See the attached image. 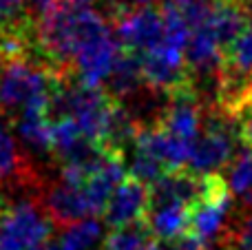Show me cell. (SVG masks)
Instances as JSON below:
<instances>
[{
	"label": "cell",
	"mask_w": 252,
	"mask_h": 250,
	"mask_svg": "<svg viewBox=\"0 0 252 250\" xmlns=\"http://www.w3.org/2000/svg\"><path fill=\"white\" fill-rule=\"evenodd\" d=\"M60 75L33 60L0 62V115L18 113L42 100H51Z\"/></svg>",
	"instance_id": "1"
},
{
	"label": "cell",
	"mask_w": 252,
	"mask_h": 250,
	"mask_svg": "<svg viewBox=\"0 0 252 250\" xmlns=\"http://www.w3.org/2000/svg\"><path fill=\"white\" fill-rule=\"evenodd\" d=\"M239 144L235 120L213 106L204 118V126L192 146L188 168L197 173H219L221 168L232 166V159L239 157L237 155Z\"/></svg>",
	"instance_id": "2"
},
{
	"label": "cell",
	"mask_w": 252,
	"mask_h": 250,
	"mask_svg": "<svg viewBox=\"0 0 252 250\" xmlns=\"http://www.w3.org/2000/svg\"><path fill=\"white\" fill-rule=\"evenodd\" d=\"M111 27L118 42L133 49L139 56L166 42V16L159 7H124L115 4L111 9Z\"/></svg>",
	"instance_id": "3"
},
{
	"label": "cell",
	"mask_w": 252,
	"mask_h": 250,
	"mask_svg": "<svg viewBox=\"0 0 252 250\" xmlns=\"http://www.w3.org/2000/svg\"><path fill=\"white\" fill-rule=\"evenodd\" d=\"M142 78L153 91L166 97L186 89H197V78L186 60V49L173 42H161L142 56Z\"/></svg>",
	"instance_id": "4"
},
{
	"label": "cell",
	"mask_w": 252,
	"mask_h": 250,
	"mask_svg": "<svg viewBox=\"0 0 252 250\" xmlns=\"http://www.w3.org/2000/svg\"><path fill=\"white\" fill-rule=\"evenodd\" d=\"M53 219L35 204L20 202L0 213V250H40L47 246Z\"/></svg>",
	"instance_id": "5"
},
{
	"label": "cell",
	"mask_w": 252,
	"mask_h": 250,
	"mask_svg": "<svg viewBox=\"0 0 252 250\" xmlns=\"http://www.w3.org/2000/svg\"><path fill=\"white\" fill-rule=\"evenodd\" d=\"M148 213H151V186L133 175H126L109 197L102 217L111 228H120L148 221Z\"/></svg>",
	"instance_id": "6"
},
{
	"label": "cell",
	"mask_w": 252,
	"mask_h": 250,
	"mask_svg": "<svg viewBox=\"0 0 252 250\" xmlns=\"http://www.w3.org/2000/svg\"><path fill=\"white\" fill-rule=\"evenodd\" d=\"M44 206H47V213L53 219V224L64 226V228L80 224L84 219H93L97 215L82 186L69 184L64 180H60L47 190Z\"/></svg>",
	"instance_id": "7"
},
{
	"label": "cell",
	"mask_w": 252,
	"mask_h": 250,
	"mask_svg": "<svg viewBox=\"0 0 252 250\" xmlns=\"http://www.w3.org/2000/svg\"><path fill=\"white\" fill-rule=\"evenodd\" d=\"M109 91L113 93L115 97H126L130 93H135L139 89V84H144V78H142V56L133 49H126L120 44V51H118V58H115V64L111 69L109 78Z\"/></svg>",
	"instance_id": "8"
},
{
	"label": "cell",
	"mask_w": 252,
	"mask_h": 250,
	"mask_svg": "<svg viewBox=\"0 0 252 250\" xmlns=\"http://www.w3.org/2000/svg\"><path fill=\"white\" fill-rule=\"evenodd\" d=\"M188 221H190V208L186 206H161L151 208L148 213V226L155 239L161 242H173L188 233Z\"/></svg>",
	"instance_id": "9"
},
{
	"label": "cell",
	"mask_w": 252,
	"mask_h": 250,
	"mask_svg": "<svg viewBox=\"0 0 252 250\" xmlns=\"http://www.w3.org/2000/svg\"><path fill=\"white\" fill-rule=\"evenodd\" d=\"M153 239L155 237L151 233L148 221H139V224L111 228V233L104 237L102 250H146Z\"/></svg>",
	"instance_id": "10"
},
{
	"label": "cell",
	"mask_w": 252,
	"mask_h": 250,
	"mask_svg": "<svg viewBox=\"0 0 252 250\" xmlns=\"http://www.w3.org/2000/svg\"><path fill=\"white\" fill-rule=\"evenodd\" d=\"M223 2L226 0H166V4L177 13L179 20L188 27V31H195L197 27L208 22Z\"/></svg>",
	"instance_id": "11"
},
{
	"label": "cell",
	"mask_w": 252,
	"mask_h": 250,
	"mask_svg": "<svg viewBox=\"0 0 252 250\" xmlns=\"http://www.w3.org/2000/svg\"><path fill=\"white\" fill-rule=\"evenodd\" d=\"M226 250H252V202H244V208L232 219L223 235Z\"/></svg>",
	"instance_id": "12"
},
{
	"label": "cell",
	"mask_w": 252,
	"mask_h": 250,
	"mask_svg": "<svg viewBox=\"0 0 252 250\" xmlns=\"http://www.w3.org/2000/svg\"><path fill=\"white\" fill-rule=\"evenodd\" d=\"M102 228L95 219H84L80 224H73L64 230L60 239L62 250H91L100 239Z\"/></svg>",
	"instance_id": "13"
},
{
	"label": "cell",
	"mask_w": 252,
	"mask_h": 250,
	"mask_svg": "<svg viewBox=\"0 0 252 250\" xmlns=\"http://www.w3.org/2000/svg\"><path fill=\"white\" fill-rule=\"evenodd\" d=\"M230 186L244 202H252V151H246L230 166Z\"/></svg>",
	"instance_id": "14"
},
{
	"label": "cell",
	"mask_w": 252,
	"mask_h": 250,
	"mask_svg": "<svg viewBox=\"0 0 252 250\" xmlns=\"http://www.w3.org/2000/svg\"><path fill=\"white\" fill-rule=\"evenodd\" d=\"M20 166L22 162H20V155H18L16 142H13L11 133L4 128L2 115H0V180L16 175L20 171Z\"/></svg>",
	"instance_id": "15"
},
{
	"label": "cell",
	"mask_w": 252,
	"mask_h": 250,
	"mask_svg": "<svg viewBox=\"0 0 252 250\" xmlns=\"http://www.w3.org/2000/svg\"><path fill=\"white\" fill-rule=\"evenodd\" d=\"M237 124V135H239V142L246 151H252V109H248L246 113H241L239 118L235 120Z\"/></svg>",
	"instance_id": "16"
},
{
	"label": "cell",
	"mask_w": 252,
	"mask_h": 250,
	"mask_svg": "<svg viewBox=\"0 0 252 250\" xmlns=\"http://www.w3.org/2000/svg\"><path fill=\"white\" fill-rule=\"evenodd\" d=\"M146 250H173L168 242H161V239H153L151 244L146 246Z\"/></svg>",
	"instance_id": "17"
},
{
	"label": "cell",
	"mask_w": 252,
	"mask_h": 250,
	"mask_svg": "<svg viewBox=\"0 0 252 250\" xmlns=\"http://www.w3.org/2000/svg\"><path fill=\"white\" fill-rule=\"evenodd\" d=\"M4 206H7V204H4V195H2V190H0V213L4 211Z\"/></svg>",
	"instance_id": "18"
},
{
	"label": "cell",
	"mask_w": 252,
	"mask_h": 250,
	"mask_svg": "<svg viewBox=\"0 0 252 250\" xmlns=\"http://www.w3.org/2000/svg\"><path fill=\"white\" fill-rule=\"evenodd\" d=\"M135 2H148V0H135Z\"/></svg>",
	"instance_id": "19"
},
{
	"label": "cell",
	"mask_w": 252,
	"mask_h": 250,
	"mask_svg": "<svg viewBox=\"0 0 252 250\" xmlns=\"http://www.w3.org/2000/svg\"><path fill=\"white\" fill-rule=\"evenodd\" d=\"M208 250H210V248H208Z\"/></svg>",
	"instance_id": "20"
}]
</instances>
